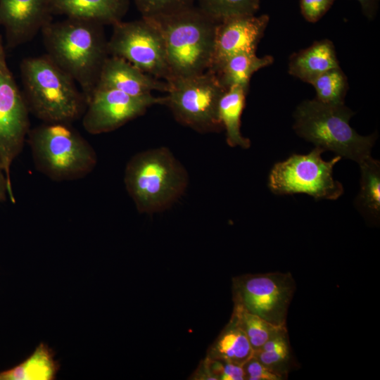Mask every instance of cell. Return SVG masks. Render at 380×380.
Returning a JSON list of instances; mask_svg holds the SVG:
<instances>
[{"instance_id":"8992f818","label":"cell","mask_w":380,"mask_h":380,"mask_svg":"<svg viewBox=\"0 0 380 380\" xmlns=\"http://www.w3.org/2000/svg\"><path fill=\"white\" fill-rule=\"evenodd\" d=\"M27 141L36 169L53 181L82 179L98 162L93 146L71 124L42 122L30 129Z\"/></svg>"},{"instance_id":"d4e9b609","label":"cell","mask_w":380,"mask_h":380,"mask_svg":"<svg viewBox=\"0 0 380 380\" xmlns=\"http://www.w3.org/2000/svg\"><path fill=\"white\" fill-rule=\"evenodd\" d=\"M310 84L315 90V99L318 101L328 105L344 104L348 82L340 67L322 73Z\"/></svg>"},{"instance_id":"5b68a950","label":"cell","mask_w":380,"mask_h":380,"mask_svg":"<svg viewBox=\"0 0 380 380\" xmlns=\"http://www.w3.org/2000/svg\"><path fill=\"white\" fill-rule=\"evenodd\" d=\"M354 114L345 103L328 105L315 99L305 100L293 113V129L297 135L315 147L359 163L371 156L377 134H358L350 125Z\"/></svg>"},{"instance_id":"e0dca14e","label":"cell","mask_w":380,"mask_h":380,"mask_svg":"<svg viewBox=\"0 0 380 380\" xmlns=\"http://www.w3.org/2000/svg\"><path fill=\"white\" fill-rule=\"evenodd\" d=\"M339 67L334 43L324 39L292 54L289 61L288 72L310 84L322 73Z\"/></svg>"},{"instance_id":"6da1fadb","label":"cell","mask_w":380,"mask_h":380,"mask_svg":"<svg viewBox=\"0 0 380 380\" xmlns=\"http://www.w3.org/2000/svg\"><path fill=\"white\" fill-rule=\"evenodd\" d=\"M41 33L46 54L75 80L87 101L109 56L103 25L66 17L51 20Z\"/></svg>"},{"instance_id":"ffe728a7","label":"cell","mask_w":380,"mask_h":380,"mask_svg":"<svg viewBox=\"0 0 380 380\" xmlns=\"http://www.w3.org/2000/svg\"><path fill=\"white\" fill-rule=\"evenodd\" d=\"M248 339L232 319L210 347L208 357L242 365L253 355Z\"/></svg>"},{"instance_id":"ba28073f","label":"cell","mask_w":380,"mask_h":380,"mask_svg":"<svg viewBox=\"0 0 380 380\" xmlns=\"http://www.w3.org/2000/svg\"><path fill=\"white\" fill-rule=\"evenodd\" d=\"M324 152L315 147L308 154H293L275 163L268 177L270 190L276 195L305 194L317 200L338 199L344 189L334 178L333 170L341 158L336 156L327 161L322 157Z\"/></svg>"},{"instance_id":"484cf974","label":"cell","mask_w":380,"mask_h":380,"mask_svg":"<svg viewBox=\"0 0 380 380\" xmlns=\"http://www.w3.org/2000/svg\"><path fill=\"white\" fill-rule=\"evenodd\" d=\"M198 8L216 22L245 15H254L260 0H197Z\"/></svg>"},{"instance_id":"52a82bcc","label":"cell","mask_w":380,"mask_h":380,"mask_svg":"<svg viewBox=\"0 0 380 380\" xmlns=\"http://www.w3.org/2000/svg\"><path fill=\"white\" fill-rule=\"evenodd\" d=\"M169 84L167 105L176 120L201 132H217L223 129L218 106L225 89L216 74L207 70L167 81Z\"/></svg>"},{"instance_id":"cb8c5ba5","label":"cell","mask_w":380,"mask_h":380,"mask_svg":"<svg viewBox=\"0 0 380 380\" xmlns=\"http://www.w3.org/2000/svg\"><path fill=\"white\" fill-rule=\"evenodd\" d=\"M230 319L243 330L254 351L260 349L282 327H286L274 326L258 315L235 306Z\"/></svg>"},{"instance_id":"2e32d148","label":"cell","mask_w":380,"mask_h":380,"mask_svg":"<svg viewBox=\"0 0 380 380\" xmlns=\"http://www.w3.org/2000/svg\"><path fill=\"white\" fill-rule=\"evenodd\" d=\"M129 0H50L52 14L113 25L122 20Z\"/></svg>"},{"instance_id":"30bf717a","label":"cell","mask_w":380,"mask_h":380,"mask_svg":"<svg viewBox=\"0 0 380 380\" xmlns=\"http://www.w3.org/2000/svg\"><path fill=\"white\" fill-rule=\"evenodd\" d=\"M108 50L109 56L122 58L154 77L166 82L170 78L163 37L146 18L114 24Z\"/></svg>"},{"instance_id":"7402d4cb","label":"cell","mask_w":380,"mask_h":380,"mask_svg":"<svg viewBox=\"0 0 380 380\" xmlns=\"http://www.w3.org/2000/svg\"><path fill=\"white\" fill-rule=\"evenodd\" d=\"M58 368L52 350L40 343L23 362L0 372V380H51L55 378Z\"/></svg>"},{"instance_id":"f546056e","label":"cell","mask_w":380,"mask_h":380,"mask_svg":"<svg viewBox=\"0 0 380 380\" xmlns=\"http://www.w3.org/2000/svg\"><path fill=\"white\" fill-rule=\"evenodd\" d=\"M245 374V379L247 380H283V379L275 374L253 355L243 365Z\"/></svg>"},{"instance_id":"f1b7e54d","label":"cell","mask_w":380,"mask_h":380,"mask_svg":"<svg viewBox=\"0 0 380 380\" xmlns=\"http://www.w3.org/2000/svg\"><path fill=\"white\" fill-rule=\"evenodd\" d=\"M336 0H300L303 17L309 23L319 20L329 10Z\"/></svg>"},{"instance_id":"44dd1931","label":"cell","mask_w":380,"mask_h":380,"mask_svg":"<svg viewBox=\"0 0 380 380\" xmlns=\"http://www.w3.org/2000/svg\"><path fill=\"white\" fill-rule=\"evenodd\" d=\"M358 164L360 189L355 204L365 217L376 222L380 217V162L369 156Z\"/></svg>"},{"instance_id":"603a6c76","label":"cell","mask_w":380,"mask_h":380,"mask_svg":"<svg viewBox=\"0 0 380 380\" xmlns=\"http://www.w3.org/2000/svg\"><path fill=\"white\" fill-rule=\"evenodd\" d=\"M253 356L283 379H286L292 362L286 327H282L260 349L255 350Z\"/></svg>"},{"instance_id":"ac0fdd59","label":"cell","mask_w":380,"mask_h":380,"mask_svg":"<svg viewBox=\"0 0 380 380\" xmlns=\"http://www.w3.org/2000/svg\"><path fill=\"white\" fill-rule=\"evenodd\" d=\"M248 90L239 86L231 87L225 90L219 102V118L226 131L227 144L231 147L247 149L251 146L249 139L241 132V118Z\"/></svg>"},{"instance_id":"4dcf8cb0","label":"cell","mask_w":380,"mask_h":380,"mask_svg":"<svg viewBox=\"0 0 380 380\" xmlns=\"http://www.w3.org/2000/svg\"><path fill=\"white\" fill-rule=\"evenodd\" d=\"M8 196L10 201L15 203V198L13 192L11 183L8 182L6 174L0 165V202H4L6 200Z\"/></svg>"},{"instance_id":"9c48e42d","label":"cell","mask_w":380,"mask_h":380,"mask_svg":"<svg viewBox=\"0 0 380 380\" xmlns=\"http://www.w3.org/2000/svg\"><path fill=\"white\" fill-rule=\"evenodd\" d=\"M234 306L258 315L270 324L286 326L296 282L290 272L248 274L232 279Z\"/></svg>"},{"instance_id":"7a4b0ae2","label":"cell","mask_w":380,"mask_h":380,"mask_svg":"<svg viewBox=\"0 0 380 380\" xmlns=\"http://www.w3.org/2000/svg\"><path fill=\"white\" fill-rule=\"evenodd\" d=\"M20 70L30 113L44 123L71 124L82 118L87 106L85 95L46 54L25 58Z\"/></svg>"},{"instance_id":"83f0119b","label":"cell","mask_w":380,"mask_h":380,"mask_svg":"<svg viewBox=\"0 0 380 380\" xmlns=\"http://www.w3.org/2000/svg\"><path fill=\"white\" fill-rule=\"evenodd\" d=\"M214 380H244L242 365L206 357L203 362Z\"/></svg>"},{"instance_id":"9a60e30c","label":"cell","mask_w":380,"mask_h":380,"mask_svg":"<svg viewBox=\"0 0 380 380\" xmlns=\"http://www.w3.org/2000/svg\"><path fill=\"white\" fill-rule=\"evenodd\" d=\"M95 88L113 89L134 96L151 94L152 91H168L169 84L127 61L109 56L101 68Z\"/></svg>"},{"instance_id":"277c9868","label":"cell","mask_w":380,"mask_h":380,"mask_svg":"<svg viewBox=\"0 0 380 380\" xmlns=\"http://www.w3.org/2000/svg\"><path fill=\"white\" fill-rule=\"evenodd\" d=\"M188 181L185 168L165 147L137 153L125 170L126 190L143 213L170 208L184 194Z\"/></svg>"},{"instance_id":"7c38bea8","label":"cell","mask_w":380,"mask_h":380,"mask_svg":"<svg viewBox=\"0 0 380 380\" xmlns=\"http://www.w3.org/2000/svg\"><path fill=\"white\" fill-rule=\"evenodd\" d=\"M165 102L166 96H134L113 89L95 88L81 118L82 126L91 134L112 132L143 115L149 107Z\"/></svg>"},{"instance_id":"5bb4252c","label":"cell","mask_w":380,"mask_h":380,"mask_svg":"<svg viewBox=\"0 0 380 380\" xmlns=\"http://www.w3.org/2000/svg\"><path fill=\"white\" fill-rule=\"evenodd\" d=\"M50 0H0V25L5 30L7 48L32 40L52 20Z\"/></svg>"},{"instance_id":"d6986e66","label":"cell","mask_w":380,"mask_h":380,"mask_svg":"<svg viewBox=\"0 0 380 380\" xmlns=\"http://www.w3.org/2000/svg\"><path fill=\"white\" fill-rule=\"evenodd\" d=\"M273 62L272 56L258 57L255 53H239L228 58L215 73L225 89L239 86L248 89L252 75Z\"/></svg>"},{"instance_id":"4fadbf2b","label":"cell","mask_w":380,"mask_h":380,"mask_svg":"<svg viewBox=\"0 0 380 380\" xmlns=\"http://www.w3.org/2000/svg\"><path fill=\"white\" fill-rule=\"evenodd\" d=\"M270 21L267 14L236 16L217 23L208 70L215 72L230 56L255 53Z\"/></svg>"},{"instance_id":"3957f363","label":"cell","mask_w":380,"mask_h":380,"mask_svg":"<svg viewBox=\"0 0 380 380\" xmlns=\"http://www.w3.org/2000/svg\"><path fill=\"white\" fill-rule=\"evenodd\" d=\"M144 18L163 37L170 72L168 80L208 70L217 22L194 6L168 15Z\"/></svg>"},{"instance_id":"1f68e13d","label":"cell","mask_w":380,"mask_h":380,"mask_svg":"<svg viewBox=\"0 0 380 380\" xmlns=\"http://www.w3.org/2000/svg\"><path fill=\"white\" fill-rule=\"evenodd\" d=\"M355 1L359 3L363 15L369 20H374L378 13L379 0Z\"/></svg>"},{"instance_id":"4316f807","label":"cell","mask_w":380,"mask_h":380,"mask_svg":"<svg viewBox=\"0 0 380 380\" xmlns=\"http://www.w3.org/2000/svg\"><path fill=\"white\" fill-rule=\"evenodd\" d=\"M143 18L168 15L193 6L195 0H132Z\"/></svg>"},{"instance_id":"8fae6325","label":"cell","mask_w":380,"mask_h":380,"mask_svg":"<svg viewBox=\"0 0 380 380\" xmlns=\"http://www.w3.org/2000/svg\"><path fill=\"white\" fill-rule=\"evenodd\" d=\"M30 111L8 65L0 35V165L11 182V167L30 132Z\"/></svg>"}]
</instances>
